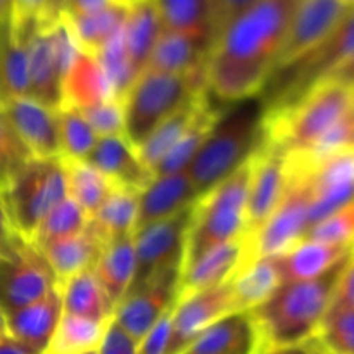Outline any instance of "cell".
Segmentation results:
<instances>
[{"label": "cell", "instance_id": "40", "mask_svg": "<svg viewBox=\"0 0 354 354\" xmlns=\"http://www.w3.org/2000/svg\"><path fill=\"white\" fill-rule=\"evenodd\" d=\"M61 158L85 161L99 142V137L82 113L75 107H59Z\"/></svg>", "mask_w": 354, "mask_h": 354}, {"label": "cell", "instance_id": "59", "mask_svg": "<svg viewBox=\"0 0 354 354\" xmlns=\"http://www.w3.org/2000/svg\"><path fill=\"white\" fill-rule=\"evenodd\" d=\"M88 354H97V351H93V353H88Z\"/></svg>", "mask_w": 354, "mask_h": 354}, {"label": "cell", "instance_id": "54", "mask_svg": "<svg viewBox=\"0 0 354 354\" xmlns=\"http://www.w3.org/2000/svg\"><path fill=\"white\" fill-rule=\"evenodd\" d=\"M0 354H37L33 353L31 349H28L26 346H23L21 342L14 341L12 337H3L0 341Z\"/></svg>", "mask_w": 354, "mask_h": 354}, {"label": "cell", "instance_id": "43", "mask_svg": "<svg viewBox=\"0 0 354 354\" xmlns=\"http://www.w3.org/2000/svg\"><path fill=\"white\" fill-rule=\"evenodd\" d=\"M317 337L328 354H354V308L328 311Z\"/></svg>", "mask_w": 354, "mask_h": 354}, {"label": "cell", "instance_id": "12", "mask_svg": "<svg viewBox=\"0 0 354 354\" xmlns=\"http://www.w3.org/2000/svg\"><path fill=\"white\" fill-rule=\"evenodd\" d=\"M194 206L196 204L180 211L175 216L154 221L135 230L133 242L137 270L130 290L144 286L166 270L178 268V266L183 268Z\"/></svg>", "mask_w": 354, "mask_h": 354}, {"label": "cell", "instance_id": "32", "mask_svg": "<svg viewBox=\"0 0 354 354\" xmlns=\"http://www.w3.org/2000/svg\"><path fill=\"white\" fill-rule=\"evenodd\" d=\"M130 3L127 0H118L104 9L83 16L64 17L73 38L82 50L95 55L104 45L113 40L124 26Z\"/></svg>", "mask_w": 354, "mask_h": 354}, {"label": "cell", "instance_id": "53", "mask_svg": "<svg viewBox=\"0 0 354 354\" xmlns=\"http://www.w3.org/2000/svg\"><path fill=\"white\" fill-rule=\"evenodd\" d=\"M12 235H14V230L12 227H10L9 216H7L6 206H3L2 196H0V252L7 248V244H9Z\"/></svg>", "mask_w": 354, "mask_h": 354}, {"label": "cell", "instance_id": "55", "mask_svg": "<svg viewBox=\"0 0 354 354\" xmlns=\"http://www.w3.org/2000/svg\"><path fill=\"white\" fill-rule=\"evenodd\" d=\"M12 16V0H0V26L10 23Z\"/></svg>", "mask_w": 354, "mask_h": 354}, {"label": "cell", "instance_id": "29", "mask_svg": "<svg viewBox=\"0 0 354 354\" xmlns=\"http://www.w3.org/2000/svg\"><path fill=\"white\" fill-rule=\"evenodd\" d=\"M135 270H137V256H135L133 235L116 239L104 245L93 266V272L114 310L130 290Z\"/></svg>", "mask_w": 354, "mask_h": 354}, {"label": "cell", "instance_id": "45", "mask_svg": "<svg viewBox=\"0 0 354 354\" xmlns=\"http://www.w3.org/2000/svg\"><path fill=\"white\" fill-rule=\"evenodd\" d=\"M78 111L85 116L99 138L124 135V107L120 100H104L95 106Z\"/></svg>", "mask_w": 354, "mask_h": 354}, {"label": "cell", "instance_id": "17", "mask_svg": "<svg viewBox=\"0 0 354 354\" xmlns=\"http://www.w3.org/2000/svg\"><path fill=\"white\" fill-rule=\"evenodd\" d=\"M351 9L341 0H301L290 19L275 69L296 61L325 40Z\"/></svg>", "mask_w": 354, "mask_h": 354}, {"label": "cell", "instance_id": "16", "mask_svg": "<svg viewBox=\"0 0 354 354\" xmlns=\"http://www.w3.org/2000/svg\"><path fill=\"white\" fill-rule=\"evenodd\" d=\"M235 304L230 282L187 297H178L171 317L168 351L183 354L209 325L228 313H234Z\"/></svg>", "mask_w": 354, "mask_h": 354}, {"label": "cell", "instance_id": "37", "mask_svg": "<svg viewBox=\"0 0 354 354\" xmlns=\"http://www.w3.org/2000/svg\"><path fill=\"white\" fill-rule=\"evenodd\" d=\"M62 162L66 169L68 197H71L90 218L113 192L114 185L90 162L66 158H62Z\"/></svg>", "mask_w": 354, "mask_h": 354}, {"label": "cell", "instance_id": "4", "mask_svg": "<svg viewBox=\"0 0 354 354\" xmlns=\"http://www.w3.org/2000/svg\"><path fill=\"white\" fill-rule=\"evenodd\" d=\"M353 109L351 88L324 82L290 106L265 113L266 140L287 156H304Z\"/></svg>", "mask_w": 354, "mask_h": 354}, {"label": "cell", "instance_id": "9", "mask_svg": "<svg viewBox=\"0 0 354 354\" xmlns=\"http://www.w3.org/2000/svg\"><path fill=\"white\" fill-rule=\"evenodd\" d=\"M16 30V28H14ZM26 31L28 76L31 99L59 109L66 73L78 55L80 47L62 17L40 21Z\"/></svg>", "mask_w": 354, "mask_h": 354}, {"label": "cell", "instance_id": "48", "mask_svg": "<svg viewBox=\"0 0 354 354\" xmlns=\"http://www.w3.org/2000/svg\"><path fill=\"white\" fill-rule=\"evenodd\" d=\"M258 0H211L213 9V37L216 41L218 35L245 9L256 3ZM213 41V44H214Z\"/></svg>", "mask_w": 354, "mask_h": 354}, {"label": "cell", "instance_id": "3", "mask_svg": "<svg viewBox=\"0 0 354 354\" xmlns=\"http://www.w3.org/2000/svg\"><path fill=\"white\" fill-rule=\"evenodd\" d=\"M265 138L261 97H248L228 104L189 166V175L199 197L248 162Z\"/></svg>", "mask_w": 354, "mask_h": 354}, {"label": "cell", "instance_id": "24", "mask_svg": "<svg viewBox=\"0 0 354 354\" xmlns=\"http://www.w3.org/2000/svg\"><path fill=\"white\" fill-rule=\"evenodd\" d=\"M111 99H114L113 86L102 66L99 64L95 55L80 48L62 82L61 107L85 109Z\"/></svg>", "mask_w": 354, "mask_h": 354}, {"label": "cell", "instance_id": "28", "mask_svg": "<svg viewBox=\"0 0 354 354\" xmlns=\"http://www.w3.org/2000/svg\"><path fill=\"white\" fill-rule=\"evenodd\" d=\"M165 24L156 0H133L123 26L128 57L138 76L144 73L149 57L161 37Z\"/></svg>", "mask_w": 354, "mask_h": 354}, {"label": "cell", "instance_id": "35", "mask_svg": "<svg viewBox=\"0 0 354 354\" xmlns=\"http://www.w3.org/2000/svg\"><path fill=\"white\" fill-rule=\"evenodd\" d=\"M165 30L178 31L204 40L213 48L211 0H156Z\"/></svg>", "mask_w": 354, "mask_h": 354}, {"label": "cell", "instance_id": "47", "mask_svg": "<svg viewBox=\"0 0 354 354\" xmlns=\"http://www.w3.org/2000/svg\"><path fill=\"white\" fill-rule=\"evenodd\" d=\"M138 342L111 318L97 354H137Z\"/></svg>", "mask_w": 354, "mask_h": 354}, {"label": "cell", "instance_id": "52", "mask_svg": "<svg viewBox=\"0 0 354 354\" xmlns=\"http://www.w3.org/2000/svg\"><path fill=\"white\" fill-rule=\"evenodd\" d=\"M327 82H334L342 86H348V88H354V52L328 76Z\"/></svg>", "mask_w": 354, "mask_h": 354}, {"label": "cell", "instance_id": "27", "mask_svg": "<svg viewBox=\"0 0 354 354\" xmlns=\"http://www.w3.org/2000/svg\"><path fill=\"white\" fill-rule=\"evenodd\" d=\"M104 245L106 244L102 239L93 232L90 225H86L82 234L50 242V244L41 245L40 249L61 286L71 277L93 268Z\"/></svg>", "mask_w": 354, "mask_h": 354}, {"label": "cell", "instance_id": "18", "mask_svg": "<svg viewBox=\"0 0 354 354\" xmlns=\"http://www.w3.org/2000/svg\"><path fill=\"white\" fill-rule=\"evenodd\" d=\"M3 109L33 158H61L57 109L28 95L9 100Z\"/></svg>", "mask_w": 354, "mask_h": 354}, {"label": "cell", "instance_id": "2", "mask_svg": "<svg viewBox=\"0 0 354 354\" xmlns=\"http://www.w3.org/2000/svg\"><path fill=\"white\" fill-rule=\"evenodd\" d=\"M353 254L318 279L282 283L270 299L251 311L259 351L317 337L330 310L339 279Z\"/></svg>", "mask_w": 354, "mask_h": 354}, {"label": "cell", "instance_id": "61", "mask_svg": "<svg viewBox=\"0 0 354 354\" xmlns=\"http://www.w3.org/2000/svg\"><path fill=\"white\" fill-rule=\"evenodd\" d=\"M353 90V97H354V88H351Z\"/></svg>", "mask_w": 354, "mask_h": 354}, {"label": "cell", "instance_id": "39", "mask_svg": "<svg viewBox=\"0 0 354 354\" xmlns=\"http://www.w3.org/2000/svg\"><path fill=\"white\" fill-rule=\"evenodd\" d=\"M86 225H88V214L71 197H66L45 214V218L38 225L37 232L33 234L31 242L41 248L45 244H50V242L82 234Z\"/></svg>", "mask_w": 354, "mask_h": 354}, {"label": "cell", "instance_id": "42", "mask_svg": "<svg viewBox=\"0 0 354 354\" xmlns=\"http://www.w3.org/2000/svg\"><path fill=\"white\" fill-rule=\"evenodd\" d=\"M30 159H33V156L14 130L6 109L0 104V194L10 185Z\"/></svg>", "mask_w": 354, "mask_h": 354}, {"label": "cell", "instance_id": "7", "mask_svg": "<svg viewBox=\"0 0 354 354\" xmlns=\"http://www.w3.org/2000/svg\"><path fill=\"white\" fill-rule=\"evenodd\" d=\"M354 52V7L325 40L301 57L275 69L258 93L265 113L290 106L328 76Z\"/></svg>", "mask_w": 354, "mask_h": 354}, {"label": "cell", "instance_id": "51", "mask_svg": "<svg viewBox=\"0 0 354 354\" xmlns=\"http://www.w3.org/2000/svg\"><path fill=\"white\" fill-rule=\"evenodd\" d=\"M258 354H328V351L324 348L320 339L313 337L308 339V341L297 342V344L261 349V351H258Z\"/></svg>", "mask_w": 354, "mask_h": 354}, {"label": "cell", "instance_id": "10", "mask_svg": "<svg viewBox=\"0 0 354 354\" xmlns=\"http://www.w3.org/2000/svg\"><path fill=\"white\" fill-rule=\"evenodd\" d=\"M59 282L38 245L14 232L0 252V310H21L57 289Z\"/></svg>", "mask_w": 354, "mask_h": 354}, {"label": "cell", "instance_id": "19", "mask_svg": "<svg viewBox=\"0 0 354 354\" xmlns=\"http://www.w3.org/2000/svg\"><path fill=\"white\" fill-rule=\"evenodd\" d=\"M85 161L99 169L118 189L142 192L156 178L154 171L142 161L137 147L124 135L99 138Z\"/></svg>", "mask_w": 354, "mask_h": 354}, {"label": "cell", "instance_id": "31", "mask_svg": "<svg viewBox=\"0 0 354 354\" xmlns=\"http://www.w3.org/2000/svg\"><path fill=\"white\" fill-rule=\"evenodd\" d=\"M30 95L26 31L0 26V104Z\"/></svg>", "mask_w": 354, "mask_h": 354}, {"label": "cell", "instance_id": "44", "mask_svg": "<svg viewBox=\"0 0 354 354\" xmlns=\"http://www.w3.org/2000/svg\"><path fill=\"white\" fill-rule=\"evenodd\" d=\"M304 239L354 248V201L313 225Z\"/></svg>", "mask_w": 354, "mask_h": 354}, {"label": "cell", "instance_id": "30", "mask_svg": "<svg viewBox=\"0 0 354 354\" xmlns=\"http://www.w3.org/2000/svg\"><path fill=\"white\" fill-rule=\"evenodd\" d=\"M283 283L279 256L258 258L242 266L230 280L237 311H252L277 292Z\"/></svg>", "mask_w": 354, "mask_h": 354}, {"label": "cell", "instance_id": "15", "mask_svg": "<svg viewBox=\"0 0 354 354\" xmlns=\"http://www.w3.org/2000/svg\"><path fill=\"white\" fill-rule=\"evenodd\" d=\"M180 279L182 266L166 270L144 286L130 290L114 310L113 320L140 344L142 339L176 304Z\"/></svg>", "mask_w": 354, "mask_h": 354}, {"label": "cell", "instance_id": "49", "mask_svg": "<svg viewBox=\"0 0 354 354\" xmlns=\"http://www.w3.org/2000/svg\"><path fill=\"white\" fill-rule=\"evenodd\" d=\"M351 308H354V254L349 259L348 265H346L341 279H339L334 299H332L330 310L328 311L351 310Z\"/></svg>", "mask_w": 354, "mask_h": 354}, {"label": "cell", "instance_id": "26", "mask_svg": "<svg viewBox=\"0 0 354 354\" xmlns=\"http://www.w3.org/2000/svg\"><path fill=\"white\" fill-rule=\"evenodd\" d=\"M211 45L190 35L162 30L145 69L168 75H183L206 68ZM144 69V71H145Z\"/></svg>", "mask_w": 354, "mask_h": 354}, {"label": "cell", "instance_id": "50", "mask_svg": "<svg viewBox=\"0 0 354 354\" xmlns=\"http://www.w3.org/2000/svg\"><path fill=\"white\" fill-rule=\"evenodd\" d=\"M114 2H118V0H62L59 17L83 16V14H90L104 9V7L111 6Z\"/></svg>", "mask_w": 354, "mask_h": 354}, {"label": "cell", "instance_id": "41", "mask_svg": "<svg viewBox=\"0 0 354 354\" xmlns=\"http://www.w3.org/2000/svg\"><path fill=\"white\" fill-rule=\"evenodd\" d=\"M95 57L97 61H99V64L102 66L111 86H113L114 99L123 102L127 93L130 92L131 85L135 83V80L138 78L133 66H131L130 57H128L127 45H124L123 38V30H121L113 40L107 41V44L97 52Z\"/></svg>", "mask_w": 354, "mask_h": 354}, {"label": "cell", "instance_id": "36", "mask_svg": "<svg viewBox=\"0 0 354 354\" xmlns=\"http://www.w3.org/2000/svg\"><path fill=\"white\" fill-rule=\"evenodd\" d=\"M109 322L62 313L44 354H88L97 351Z\"/></svg>", "mask_w": 354, "mask_h": 354}, {"label": "cell", "instance_id": "56", "mask_svg": "<svg viewBox=\"0 0 354 354\" xmlns=\"http://www.w3.org/2000/svg\"><path fill=\"white\" fill-rule=\"evenodd\" d=\"M61 3H62V0H52L50 10H48V16H47L48 21L57 19L59 12H61Z\"/></svg>", "mask_w": 354, "mask_h": 354}, {"label": "cell", "instance_id": "8", "mask_svg": "<svg viewBox=\"0 0 354 354\" xmlns=\"http://www.w3.org/2000/svg\"><path fill=\"white\" fill-rule=\"evenodd\" d=\"M10 227L31 241L45 214L68 197L62 158H33L2 194Z\"/></svg>", "mask_w": 354, "mask_h": 354}, {"label": "cell", "instance_id": "11", "mask_svg": "<svg viewBox=\"0 0 354 354\" xmlns=\"http://www.w3.org/2000/svg\"><path fill=\"white\" fill-rule=\"evenodd\" d=\"M290 182L282 203L261 228L245 241L244 265L258 258L280 256L303 241L310 230V187L303 169L290 165Z\"/></svg>", "mask_w": 354, "mask_h": 354}, {"label": "cell", "instance_id": "57", "mask_svg": "<svg viewBox=\"0 0 354 354\" xmlns=\"http://www.w3.org/2000/svg\"><path fill=\"white\" fill-rule=\"evenodd\" d=\"M7 320H6V313H3L2 310H0V341H2L3 337H7Z\"/></svg>", "mask_w": 354, "mask_h": 354}, {"label": "cell", "instance_id": "13", "mask_svg": "<svg viewBox=\"0 0 354 354\" xmlns=\"http://www.w3.org/2000/svg\"><path fill=\"white\" fill-rule=\"evenodd\" d=\"M289 158V156H287ZM310 187V228L354 201V147L315 162L289 158Z\"/></svg>", "mask_w": 354, "mask_h": 354}, {"label": "cell", "instance_id": "23", "mask_svg": "<svg viewBox=\"0 0 354 354\" xmlns=\"http://www.w3.org/2000/svg\"><path fill=\"white\" fill-rule=\"evenodd\" d=\"M259 339L251 311H234L206 328L183 354H258Z\"/></svg>", "mask_w": 354, "mask_h": 354}, {"label": "cell", "instance_id": "6", "mask_svg": "<svg viewBox=\"0 0 354 354\" xmlns=\"http://www.w3.org/2000/svg\"><path fill=\"white\" fill-rule=\"evenodd\" d=\"M249 183L251 159L199 197L194 206L183 266L216 245L244 237Z\"/></svg>", "mask_w": 354, "mask_h": 354}, {"label": "cell", "instance_id": "60", "mask_svg": "<svg viewBox=\"0 0 354 354\" xmlns=\"http://www.w3.org/2000/svg\"><path fill=\"white\" fill-rule=\"evenodd\" d=\"M127 2H133V0H127Z\"/></svg>", "mask_w": 354, "mask_h": 354}, {"label": "cell", "instance_id": "5", "mask_svg": "<svg viewBox=\"0 0 354 354\" xmlns=\"http://www.w3.org/2000/svg\"><path fill=\"white\" fill-rule=\"evenodd\" d=\"M207 92L206 68L183 75L145 69L123 100L124 137L138 147L159 124Z\"/></svg>", "mask_w": 354, "mask_h": 354}, {"label": "cell", "instance_id": "14", "mask_svg": "<svg viewBox=\"0 0 354 354\" xmlns=\"http://www.w3.org/2000/svg\"><path fill=\"white\" fill-rule=\"evenodd\" d=\"M289 158L282 149L265 138L251 158L248 213L244 239H251L279 207L289 189Z\"/></svg>", "mask_w": 354, "mask_h": 354}, {"label": "cell", "instance_id": "1", "mask_svg": "<svg viewBox=\"0 0 354 354\" xmlns=\"http://www.w3.org/2000/svg\"><path fill=\"white\" fill-rule=\"evenodd\" d=\"M301 0H258L239 14L213 44L207 90L223 102L254 97L273 73Z\"/></svg>", "mask_w": 354, "mask_h": 354}, {"label": "cell", "instance_id": "58", "mask_svg": "<svg viewBox=\"0 0 354 354\" xmlns=\"http://www.w3.org/2000/svg\"><path fill=\"white\" fill-rule=\"evenodd\" d=\"M342 3H346V6H349V7H354V0H341Z\"/></svg>", "mask_w": 354, "mask_h": 354}, {"label": "cell", "instance_id": "20", "mask_svg": "<svg viewBox=\"0 0 354 354\" xmlns=\"http://www.w3.org/2000/svg\"><path fill=\"white\" fill-rule=\"evenodd\" d=\"M245 258L244 237L209 249L182 268L180 296L187 297L230 282Z\"/></svg>", "mask_w": 354, "mask_h": 354}, {"label": "cell", "instance_id": "46", "mask_svg": "<svg viewBox=\"0 0 354 354\" xmlns=\"http://www.w3.org/2000/svg\"><path fill=\"white\" fill-rule=\"evenodd\" d=\"M52 0H12L10 26L26 28L45 21L50 10Z\"/></svg>", "mask_w": 354, "mask_h": 354}, {"label": "cell", "instance_id": "34", "mask_svg": "<svg viewBox=\"0 0 354 354\" xmlns=\"http://www.w3.org/2000/svg\"><path fill=\"white\" fill-rule=\"evenodd\" d=\"M62 299V313L90 318L97 322H109L114 306L97 280L93 268L71 277L59 286Z\"/></svg>", "mask_w": 354, "mask_h": 354}, {"label": "cell", "instance_id": "22", "mask_svg": "<svg viewBox=\"0 0 354 354\" xmlns=\"http://www.w3.org/2000/svg\"><path fill=\"white\" fill-rule=\"evenodd\" d=\"M62 317L61 289L6 315L7 334L37 354H44Z\"/></svg>", "mask_w": 354, "mask_h": 354}, {"label": "cell", "instance_id": "21", "mask_svg": "<svg viewBox=\"0 0 354 354\" xmlns=\"http://www.w3.org/2000/svg\"><path fill=\"white\" fill-rule=\"evenodd\" d=\"M199 201L196 187L189 175V169L169 175L156 176L140 192L138 203V228L154 221L175 216Z\"/></svg>", "mask_w": 354, "mask_h": 354}, {"label": "cell", "instance_id": "25", "mask_svg": "<svg viewBox=\"0 0 354 354\" xmlns=\"http://www.w3.org/2000/svg\"><path fill=\"white\" fill-rule=\"evenodd\" d=\"M353 252L354 248L303 239L279 256L283 283L318 279Z\"/></svg>", "mask_w": 354, "mask_h": 354}, {"label": "cell", "instance_id": "33", "mask_svg": "<svg viewBox=\"0 0 354 354\" xmlns=\"http://www.w3.org/2000/svg\"><path fill=\"white\" fill-rule=\"evenodd\" d=\"M138 203L140 192L114 187L102 206L88 218V225L104 244L133 235L138 221Z\"/></svg>", "mask_w": 354, "mask_h": 354}, {"label": "cell", "instance_id": "38", "mask_svg": "<svg viewBox=\"0 0 354 354\" xmlns=\"http://www.w3.org/2000/svg\"><path fill=\"white\" fill-rule=\"evenodd\" d=\"M209 92V90H207ZM204 92L203 95L197 97L196 100L189 102L187 106H183L182 109L176 111L175 114L168 118V120L162 121L144 142L137 147L138 154H140L142 161L149 166V168L154 171L156 166L159 165L162 158H165L166 152L173 147V145L178 142V138L185 133L187 128L190 127V123L196 118L197 111H199L201 104H203L204 97L206 93Z\"/></svg>", "mask_w": 354, "mask_h": 354}]
</instances>
